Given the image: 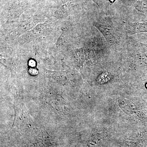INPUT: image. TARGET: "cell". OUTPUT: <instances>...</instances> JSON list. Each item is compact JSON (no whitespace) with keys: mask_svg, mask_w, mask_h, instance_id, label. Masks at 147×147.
Returning a JSON list of instances; mask_svg holds the SVG:
<instances>
[{"mask_svg":"<svg viewBox=\"0 0 147 147\" xmlns=\"http://www.w3.org/2000/svg\"><path fill=\"white\" fill-rule=\"evenodd\" d=\"M124 27L127 33L129 34L147 32V22L135 23L127 22L125 24Z\"/></svg>","mask_w":147,"mask_h":147,"instance_id":"6da1fadb","label":"cell"},{"mask_svg":"<svg viewBox=\"0 0 147 147\" xmlns=\"http://www.w3.org/2000/svg\"><path fill=\"white\" fill-rule=\"evenodd\" d=\"M98 28L100 31L102 32L104 36L105 37L108 41L113 43L115 40V36L114 33V31L108 26L104 25L102 22H100V24L98 25Z\"/></svg>","mask_w":147,"mask_h":147,"instance_id":"7a4b0ae2","label":"cell"},{"mask_svg":"<svg viewBox=\"0 0 147 147\" xmlns=\"http://www.w3.org/2000/svg\"><path fill=\"white\" fill-rule=\"evenodd\" d=\"M136 44L138 48L139 49V50L142 53L147 52V44H143L141 42H136Z\"/></svg>","mask_w":147,"mask_h":147,"instance_id":"3957f363","label":"cell"},{"mask_svg":"<svg viewBox=\"0 0 147 147\" xmlns=\"http://www.w3.org/2000/svg\"><path fill=\"white\" fill-rule=\"evenodd\" d=\"M29 73L32 75H37L38 73V70L34 67H31L28 70Z\"/></svg>","mask_w":147,"mask_h":147,"instance_id":"277c9868","label":"cell"},{"mask_svg":"<svg viewBox=\"0 0 147 147\" xmlns=\"http://www.w3.org/2000/svg\"><path fill=\"white\" fill-rule=\"evenodd\" d=\"M36 62L33 60H31L29 62V65L31 67H34L36 66Z\"/></svg>","mask_w":147,"mask_h":147,"instance_id":"5b68a950","label":"cell"}]
</instances>
